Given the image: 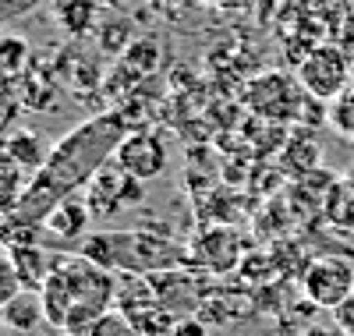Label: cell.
Segmentation results:
<instances>
[{"label": "cell", "mask_w": 354, "mask_h": 336, "mask_svg": "<svg viewBox=\"0 0 354 336\" xmlns=\"http://www.w3.org/2000/svg\"><path fill=\"white\" fill-rule=\"evenodd\" d=\"M113 163H121L131 177L138 180H153L167 170V145L156 131H128L124 142L117 145Z\"/></svg>", "instance_id": "cell-7"}, {"label": "cell", "mask_w": 354, "mask_h": 336, "mask_svg": "<svg viewBox=\"0 0 354 336\" xmlns=\"http://www.w3.org/2000/svg\"><path fill=\"white\" fill-rule=\"evenodd\" d=\"M142 185L145 180L131 177L121 163H106L93 180H88V209H93V216H113L117 209H124V205H135L142 202Z\"/></svg>", "instance_id": "cell-6"}, {"label": "cell", "mask_w": 354, "mask_h": 336, "mask_svg": "<svg viewBox=\"0 0 354 336\" xmlns=\"http://www.w3.org/2000/svg\"><path fill=\"white\" fill-rule=\"evenodd\" d=\"M337 43L354 57V8H351V11L340 18V25H337Z\"/></svg>", "instance_id": "cell-23"}, {"label": "cell", "mask_w": 354, "mask_h": 336, "mask_svg": "<svg viewBox=\"0 0 354 336\" xmlns=\"http://www.w3.org/2000/svg\"><path fill=\"white\" fill-rule=\"evenodd\" d=\"M11 259H15V269L21 277V287L25 290H43L46 280H50V269H53V259H46L36 244H21V248H11Z\"/></svg>", "instance_id": "cell-12"}, {"label": "cell", "mask_w": 354, "mask_h": 336, "mask_svg": "<svg viewBox=\"0 0 354 336\" xmlns=\"http://www.w3.org/2000/svg\"><path fill=\"white\" fill-rule=\"evenodd\" d=\"M322 212L326 220L340 230H354V170L347 177H337L326 198H322Z\"/></svg>", "instance_id": "cell-11"}, {"label": "cell", "mask_w": 354, "mask_h": 336, "mask_svg": "<svg viewBox=\"0 0 354 336\" xmlns=\"http://www.w3.org/2000/svg\"><path fill=\"white\" fill-rule=\"evenodd\" d=\"M25 287H21V277H18V269H15V259H11V252H0V308L15 297V294H21Z\"/></svg>", "instance_id": "cell-21"}, {"label": "cell", "mask_w": 354, "mask_h": 336, "mask_svg": "<svg viewBox=\"0 0 354 336\" xmlns=\"http://www.w3.org/2000/svg\"><path fill=\"white\" fill-rule=\"evenodd\" d=\"M340 4H347V8H351V4H354V0H340Z\"/></svg>", "instance_id": "cell-28"}, {"label": "cell", "mask_w": 354, "mask_h": 336, "mask_svg": "<svg viewBox=\"0 0 354 336\" xmlns=\"http://www.w3.org/2000/svg\"><path fill=\"white\" fill-rule=\"evenodd\" d=\"M43 319H46V304H43L39 290H21L4 304V326H11L18 333H32Z\"/></svg>", "instance_id": "cell-10"}, {"label": "cell", "mask_w": 354, "mask_h": 336, "mask_svg": "<svg viewBox=\"0 0 354 336\" xmlns=\"http://www.w3.org/2000/svg\"><path fill=\"white\" fill-rule=\"evenodd\" d=\"M156 60H160V50H156V43H153V39H135V43L121 53L124 71H131L135 78L156 71Z\"/></svg>", "instance_id": "cell-17"}, {"label": "cell", "mask_w": 354, "mask_h": 336, "mask_svg": "<svg viewBox=\"0 0 354 336\" xmlns=\"http://www.w3.org/2000/svg\"><path fill=\"white\" fill-rule=\"evenodd\" d=\"M46 304V322L68 336H85L103 312H110L113 280L106 269L88 262L85 255H57L50 280L39 290Z\"/></svg>", "instance_id": "cell-2"}, {"label": "cell", "mask_w": 354, "mask_h": 336, "mask_svg": "<svg viewBox=\"0 0 354 336\" xmlns=\"http://www.w3.org/2000/svg\"><path fill=\"white\" fill-rule=\"evenodd\" d=\"M0 326H4V308H0Z\"/></svg>", "instance_id": "cell-27"}, {"label": "cell", "mask_w": 354, "mask_h": 336, "mask_svg": "<svg viewBox=\"0 0 354 336\" xmlns=\"http://www.w3.org/2000/svg\"><path fill=\"white\" fill-rule=\"evenodd\" d=\"M103 8H113V11H124L128 8V0H100Z\"/></svg>", "instance_id": "cell-26"}, {"label": "cell", "mask_w": 354, "mask_h": 336, "mask_svg": "<svg viewBox=\"0 0 354 336\" xmlns=\"http://www.w3.org/2000/svg\"><path fill=\"white\" fill-rule=\"evenodd\" d=\"M4 152L21 167V170H39L50 152L43 149V138L36 131H11L4 135Z\"/></svg>", "instance_id": "cell-13"}, {"label": "cell", "mask_w": 354, "mask_h": 336, "mask_svg": "<svg viewBox=\"0 0 354 336\" xmlns=\"http://www.w3.org/2000/svg\"><path fill=\"white\" fill-rule=\"evenodd\" d=\"M135 28H131V21H124V18H106V21H100V28H96V39H100V50L106 53V57H121L131 43H135Z\"/></svg>", "instance_id": "cell-14"}, {"label": "cell", "mask_w": 354, "mask_h": 336, "mask_svg": "<svg viewBox=\"0 0 354 336\" xmlns=\"http://www.w3.org/2000/svg\"><path fill=\"white\" fill-rule=\"evenodd\" d=\"M18 100H21L25 110H53L57 106V88H53L50 78H36V71H28L21 78Z\"/></svg>", "instance_id": "cell-15"}, {"label": "cell", "mask_w": 354, "mask_h": 336, "mask_svg": "<svg viewBox=\"0 0 354 336\" xmlns=\"http://www.w3.org/2000/svg\"><path fill=\"white\" fill-rule=\"evenodd\" d=\"M43 4L46 0H0V28L25 18V15H32V11H39Z\"/></svg>", "instance_id": "cell-22"}, {"label": "cell", "mask_w": 354, "mask_h": 336, "mask_svg": "<svg viewBox=\"0 0 354 336\" xmlns=\"http://www.w3.org/2000/svg\"><path fill=\"white\" fill-rule=\"evenodd\" d=\"M305 294L319 308H340L354 294V262L344 255H322L305 269Z\"/></svg>", "instance_id": "cell-5"}, {"label": "cell", "mask_w": 354, "mask_h": 336, "mask_svg": "<svg viewBox=\"0 0 354 336\" xmlns=\"http://www.w3.org/2000/svg\"><path fill=\"white\" fill-rule=\"evenodd\" d=\"M25 170L8 156L4 149H0V205H8V202H18L21 198V177Z\"/></svg>", "instance_id": "cell-19"}, {"label": "cell", "mask_w": 354, "mask_h": 336, "mask_svg": "<svg viewBox=\"0 0 354 336\" xmlns=\"http://www.w3.org/2000/svg\"><path fill=\"white\" fill-rule=\"evenodd\" d=\"M170 336H209V329H205V322L202 319H177L174 322V329H170Z\"/></svg>", "instance_id": "cell-24"}, {"label": "cell", "mask_w": 354, "mask_h": 336, "mask_svg": "<svg viewBox=\"0 0 354 336\" xmlns=\"http://www.w3.org/2000/svg\"><path fill=\"white\" fill-rule=\"evenodd\" d=\"M205 4H213L220 11H238V8H248L252 0H205Z\"/></svg>", "instance_id": "cell-25"}, {"label": "cell", "mask_w": 354, "mask_h": 336, "mask_svg": "<svg viewBox=\"0 0 354 336\" xmlns=\"http://www.w3.org/2000/svg\"><path fill=\"white\" fill-rule=\"evenodd\" d=\"M53 18L68 36H88L100 28V4L96 0H53Z\"/></svg>", "instance_id": "cell-9"}, {"label": "cell", "mask_w": 354, "mask_h": 336, "mask_svg": "<svg viewBox=\"0 0 354 336\" xmlns=\"http://www.w3.org/2000/svg\"><path fill=\"white\" fill-rule=\"evenodd\" d=\"M351 68L354 57L340 43H315L298 64V82L312 100L333 103L351 88Z\"/></svg>", "instance_id": "cell-3"}, {"label": "cell", "mask_w": 354, "mask_h": 336, "mask_svg": "<svg viewBox=\"0 0 354 336\" xmlns=\"http://www.w3.org/2000/svg\"><path fill=\"white\" fill-rule=\"evenodd\" d=\"M248 106L266 113L270 120H290L305 113V106L312 103V96L301 88V82H290L287 75H262L248 85Z\"/></svg>", "instance_id": "cell-4"}, {"label": "cell", "mask_w": 354, "mask_h": 336, "mask_svg": "<svg viewBox=\"0 0 354 336\" xmlns=\"http://www.w3.org/2000/svg\"><path fill=\"white\" fill-rule=\"evenodd\" d=\"M88 220H93V209H88V202H82V198H64V202H57L50 212H46V220H43V227L53 234V237H82L85 230H88Z\"/></svg>", "instance_id": "cell-8"}, {"label": "cell", "mask_w": 354, "mask_h": 336, "mask_svg": "<svg viewBox=\"0 0 354 336\" xmlns=\"http://www.w3.org/2000/svg\"><path fill=\"white\" fill-rule=\"evenodd\" d=\"M351 85H354V68H351Z\"/></svg>", "instance_id": "cell-29"}, {"label": "cell", "mask_w": 354, "mask_h": 336, "mask_svg": "<svg viewBox=\"0 0 354 336\" xmlns=\"http://www.w3.org/2000/svg\"><path fill=\"white\" fill-rule=\"evenodd\" d=\"M85 336H138V333H135V326L124 312H103L93 326H88Z\"/></svg>", "instance_id": "cell-20"}, {"label": "cell", "mask_w": 354, "mask_h": 336, "mask_svg": "<svg viewBox=\"0 0 354 336\" xmlns=\"http://www.w3.org/2000/svg\"><path fill=\"white\" fill-rule=\"evenodd\" d=\"M326 120H330V128H333L340 138L354 142V85L347 88V93H344L340 100H333V103H330Z\"/></svg>", "instance_id": "cell-18"}, {"label": "cell", "mask_w": 354, "mask_h": 336, "mask_svg": "<svg viewBox=\"0 0 354 336\" xmlns=\"http://www.w3.org/2000/svg\"><path fill=\"white\" fill-rule=\"evenodd\" d=\"M124 120L117 113L88 117L85 124H78L71 135H64L50 149L46 163L36 170V177L28 180V188L18 198V220L21 223H43L46 212L64 202L75 188L88 185L110 160L117 145L124 142Z\"/></svg>", "instance_id": "cell-1"}, {"label": "cell", "mask_w": 354, "mask_h": 336, "mask_svg": "<svg viewBox=\"0 0 354 336\" xmlns=\"http://www.w3.org/2000/svg\"><path fill=\"white\" fill-rule=\"evenodd\" d=\"M28 64V43L21 36H0V82H18Z\"/></svg>", "instance_id": "cell-16"}]
</instances>
